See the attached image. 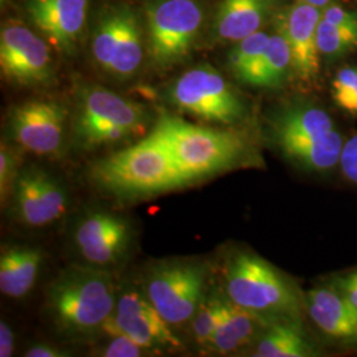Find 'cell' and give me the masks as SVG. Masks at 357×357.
<instances>
[{"label":"cell","instance_id":"cell-35","mask_svg":"<svg viewBox=\"0 0 357 357\" xmlns=\"http://www.w3.org/2000/svg\"><path fill=\"white\" fill-rule=\"evenodd\" d=\"M66 355L68 354H64L60 349L53 348L50 345H36V347L28 349L26 354V356L28 357H63Z\"/></svg>","mask_w":357,"mask_h":357},{"label":"cell","instance_id":"cell-34","mask_svg":"<svg viewBox=\"0 0 357 357\" xmlns=\"http://www.w3.org/2000/svg\"><path fill=\"white\" fill-rule=\"evenodd\" d=\"M13 333L11 327L0 321V357H10L13 354Z\"/></svg>","mask_w":357,"mask_h":357},{"label":"cell","instance_id":"cell-11","mask_svg":"<svg viewBox=\"0 0 357 357\" xmlns=\"http://www.w3.org/2000/svg\"><path fill=\"white\" fill-rule=\"evenodd\" d=\"M102 328L112 335H126L146 349L178 347L171 324L159 314L149 298L135 291L125 293Z\"/></svg>","mask_w":357,"mask_h":357},{"label":"cell","instance_id":"cell-27","mask_svg":"<svg viewBox=\"0 0 357 357\" xmlns=\"http://www.w3.org/2000/svg\"><path fill=\"white\" fill-rule=\"evenodd\" d=\"M224 303L225 301L220 298H211L197 308L196 317L192 321V332L197 343L209 344L222 317Z\"/></svg>","mask_w":357,"mask_h":357},{"label":"cell","instance_id":"cell-8","mask_svg":"<svg viewBox=\"0 0 357 357\" xmlns=\"http://www.w3.org/2000/svg\"><path fill=\"white\" fill-rule=\"evenodd\" d=\"M205 268L172 262L153 268L147 280V298L171 326L191 319L202 305Z\"/></svg>","mask_w":357,"mask_h":357},{"label":"cell","instance_id":"cell-32","mask_svg":"<svg viewBox=\"0 0 357 357\" xmlns=\"http://www.w3.org/2000/svg\"><path fill=\"white\" fill-rule=\"evenodd\" d=\"M321 19L336 26H348L357 29V13L349 11L337 4H330L321 10Z\"/></svg>","mask_w":357,"mask_h":357},{"label":"cell","instance_id":"cell-30","mask_svg":"<svg viewBox=\"0 0 357 357\" xmlns=\"http://www.w3.org/2000/svg\"><path fill=\"white\" fill-rule=\"evenodd\" d=\"M16 169V158L13 156L11 150L1 144L0 149V195L1 200L7 197L10 188L13 185V178Z\"/></svg>","mask_w":357,"mask_h":357},{"label":"cell","instance_id":"cell-26","mask_svg":"<svg viewBox=\"0 0 357 357\" xmlns=\"http://www.w3.org/2000/svg\"><path fill=\"white\" fill-rule=\"evenodd\" d=\"M318 48L327 59H339L357 50V29L336 26L320 19L318 26Z\"/></svg>","mask_w":357,"mask_h":357},{"label":"cell","instance_id":"cell-19","mask_svg":"<svg viewBox=\"0 0 357 357\" xmlns=\"http://www.w3.org/2000/svg\"><path fill=\"white\" fill-rule=\"evenodd\" d=\"M43 255L38 248L16 246L0 255V290L11 298H23L38 280Z\"/></svg>","mask_w":357,"mask_h":357},{"label":"cell","instance_id":"cell-15","mask_svg":"<svg viewBox=\"0 0 357 357\" xmlns=\"http://www.w3.org/2000/svg\"><path fill=\"white\" fill-rule=\"evenodd\" d=\"M146 121L144 107L110 90L102 88L86 89L79 98L75 122L76 138L97 128L119 125L135 132L141 131Z\"/></svg>","mask_w":357,"mask_h":357},{"label":"cell","instance_id":"cell-3","mask_svg":"<svg viewBox=\"0 0 357 357\" xmlns=\"http://www.w3.org/2000/svg\"><path fill=\"white\" fill-rule=\"evenodd\" d=\"M271 131L284 156L306 171L324 172L339 163L343 138L330 114L315 105L283 107L273 118Z\"/></svg>","mask_w":357,"mask_h":357},{"label":"cell","instance_id":"cell-36","mask_svg":"<svg viewBox=\"0 0 357 357\" xmlns=\"http://www.w3.org/2000/svg\"><path fill=\"white\" fill-rule=\"evenodd\" d=\"M301 1H305V3L311 4V6H315L320 10H324L327 6L331 4V0H301Z\"/></svg>","mask_w":357,"mask_h":357},{"label":"cell","instance_id":"cell-18","mask_svg":"<svg viewBox=\"0 0 357 357\" xmlns=\"http://www.w3.org/2000/svg\"><path fill=\"white\" fill-rule=\"evenodd\" d=\"M274 0H222L217 8L212 32L221 41H240L261 29Z\"/></svg>","mask_w":357,"mask_h":357},{"label":"cell","instance_id":"cell-37","mask_svg":"<svg viewBox=\"0 0 357 357\" xmlns=\"http://www.w3.org/2000/svg\"><path fill=\"white\" fill-rule=\"evenodd\" d=\"M4 1H6V0H1V3H4Z\"/></svg>","mask_w":357,"mask_h":357},{"label":"cell","instance_id":"cell-6","mask_svg":"<svg viewBox=\"0 0 357 357\" xmlns=\"http://www.w3.org/2000/svg\"><path fill=\"white\" fill-rule=\"evenodd\" d=\"M203 8L196 0H153L146 7L147 48L162 68L178 64L191 52L203 26Z\"/></svg>","mask_w":357,"mask_h":357},{"label":"cell","instance_id":"cell-12","mask_svg":"<svg viewBox=\"0 0 357 357\" xmlns=\"http://www.w3.org/2000/svg\"><path fill=\"white\" fill-rule=\"evenodd\" d=\"M89 0H26L24 11L56 51L70 54L84 33Z\"/></svg>","mask_w":357,"mask_h":357},{"label":"cell","instance_id":"cell-24","mask_svg":"<svg viewBox=\"0 0 357 357\" xmlns=\"http://www.w3.org/2000/svg\"><path fill=\"white\" fill-rule=\"evenodd\" d=\"M121 26V6L105 13L98 20L93 36V56L97 64L110 73L114 61L115 50Z\"/></svg>","mask_w":357,"mask_h":357},{"label":"cell","instance_id":"cell-9","mask_svg":"<svg viewBox=\"0 0 357 357\" xmlns=\"http://www.w3.org/2000/svg\"><path fill=\"white\" fill-rule=\"evenodd\" d=\"M0 68L3 76L17 85L38 86L51 82L53 61L47 40L17 23L3 26Z\"/></svg>","mask_w":357,"mask_h":357},{"label":"cell","instance_id":"cell-29","mask_svg":"<svg viewBox=\"0 0 357 357\" xmlns=\"http://www.w3.org/2000/svg\"><path fill=\"white\" fill-rule=\"evenodd\" d=\"M144 347L126 335H114V339L103 349L105 357H138L143 355Z\"/></svg>","mask_w":357,"mask_h":357},{"label":"cell","instance_id":"cell-16","mask_svg":"<svg viewBox=\"0 0 357 357\" xmlns=\"http://www.w3.org/2000/svg\"><path fill=\"white\" fill-rule=\"evenodd\" d=\"M128 243V224L112 213L90 215L76 231V243L81 255L94 265L114 262Z\"/></svg>","mask_w":357,"mask_h":357},{"label":"cell","instance_id":"cell-33","mask_svg":"<svg viewBox=\"0 0 357 357\" xmlns=\"http://www.w3.org/2000/svg\"><path fill=\"white\" fill-rule=\"evenodd\" d=\"M332 287H335L357 310V270L336 277L332 281Z\"/></svg>","mask_w":357,"mask_h":357},{"label":"cell","instance_id":"cell-23","mask_svg":"<svg viewBox=\"0 0 357 357\" xmlns=\"http://www.w3.org/2000/svg\"><path fill=\"white\" fill-rule=\"evenodd\" d=\"M143 60V33L141 23L128 6H121V26L110 75L118 78L134 76Z\"/></svg>","mask_w":357,"mask_h":357},{"label":"cell","instance_id":"cell-17","mask_svg":"<svg viewBox=\"0 0 357 357\" xmlns=\"http://www.w3.org/2000/svg\"><path fill=\"white\" fill-rule=\"evenodd\" d=\"M306 305L311 319L326 335L357 342V310L335 287L311 290Z\"/></svg>","mask_w":357,"mask_h":357},{"label":"cell","instance_id":"cell-14","mask_svg":"<svg viewBox=\"0 0 357 357\" xmlns=\"http://www.w3.org/2000/svg\"><path fill=\"white\" fill-rule=\"evenodd\" d=\"M17 216L29 227H44L59 220L66 211V192L50 174L29 168L13 185Z\"/></svg>","mask_w":357,"mask_h":357},{"label":"cell","instance_id":"cell-25","mask_svg":"<svg viewBox=\"0 0 357 357\" xmlns=\"http://www.w3.org/2000/svg\"><path fill=\"white\" fill-rule=\"evenodd\" d=\"M268 36L264 31H257L236 43L228 57L230 70L236 78L243 81L253 69L268 48Z\"/></svg>","mask_w":357,"mask_h":357},{"label":"cell","instance_id":"cell-20","mask_svg":"<svg viewBox=\"0 0 357 357\" xmlns=\"http://www.w3.org/2000/svg\"><path fill=\"white\" fill-rule=\"evenodd\" d=\"M265 320L268 319L234 305L231 301H225L222 317L209 344L218 352H231L248 344L265 324Z\"/></svg>","mask_w":357,"mask_h":357},{"label":"cell","instance_id":"cell-28","mask_svg":"<svg viewBox=\"0 0 357 357\" xmlns=\"http://www.w3.org/2000/svg\"><path fill=\"white\" fill-rule=\"evenodd\" d=\"M332 100L349 115H357V68H343L332 81Z\"/></svg>","mask_w":357,"mask_h":357},{"label":"cell","instance_id":"cell-10","mask_svg":"<svg viewBox=\"0 0 357 357\" xmlns=\"http://www.w3.org/2000/svg\"><path fill=\"white\" fill-rule=\"evenodd\" d=\"M66 112L53 101H28L10 114L13 141L29 153L57 155L63 150Z\"/></svg>","mask_w":357,"mask_h":357},{"label":"cell","instance_id":"cell-5","mask_svg":"<svg viewBox=\"0 0 357 357\" xmlns=\"http://www.w3.org/2000/svg\"><path fill=\"white\" fill-rule=\"evenodd\" d=\"M48 302L54 319L75 333L103 327L116 306L112 277L89 268L64 271L50 287Z\"/></svg>","mask_w":357,"mask_h":357},{"label":"cell","instance_id":"cell-1","mask_svg":"<svg viewBox=\"0 0 357 357\" xmlns=\"http://www.w3.org/2000/svg\"><path fill=\"white\" fill-rule=\"evenodd\" d=\"M150 135L166 147L188 184L237 168L253 153L241 132L197 126L174 115H160Z\"/></svg>","mask_w":357,"mask_h":357},{"label":"cell","instance_id":"cell-7","mask_svg":"<svg viewBox=\"0 0 357 357\" xmlns=\"http://www.w3.org/2000/svg\"><path fill=\"white\" fill-rule=\"evenodd\" d=\"M168 98L183 113L213 123L233 125L246 113L240 94L209 65L184 72L171 85Z\"/></svg>","mask_w":357,"mask_h":357},{"label":"cell","instance_id":"cell-13","mask_svg":"<svg viewBox=\"0 0 357 357\" xmlns=\"http://www.w3.org/2000/svg\"><path fill=\"white\" fill-rule=\"evenodd\" d=\"M321 10L305 1L287 7L277 19V32L286 38L295 75L302 81L315 79L320 70L318 26Z\"/></svg>","mask_w":357,"mask_h":357},{"label":"cell","instance_id":"cell-22","mask_svg":"<svg viewBox=\"0 0 357 357\" xmlns=\"http://www.w3.org/2000/svg\"><path fill=\"white\" fill-rule=\"evenodd\" d=\"M293 69V57L286 38L280 32L270 36L268 48L253 66L249 75L243 79L245 84L264 88L275 89L281 88Z\"/></svg>","mask_w":357,"mask_h":357},{"label":"cell","instance_id":"cell-21","mask_svg":"<svg viewBox=\"0 0 357 357\" xmlns=\"http://www.w3.org/2000/svg\"><path fill=\"white\" fill-rule=\"evenodd\" d=\"M315 349L307 340L302 327L294 319L273 321L259 339L255 356H314Z\"/></svg>","mask_w":357,"mask_h":357},{"label":"cell","instance_id":"cell-4","mask_svg":"<svg viewBox=\"0 0 357 357\" xmlns=\"http://www.w3.org/2000/svg\"><path fill=\"white\" fill-rule=\"evenodd\" d=\"M225 278L229 301L265 319H294L302 308L293 283L259 255L237 253L230 259Z\"/></svg>","mask_w":357,"mask_h":357},{"label":"cell","instance_id":"cell-31","mask_svg":"<svg viewBox=\"0 0 357 357\" xmlns=\"http://www.w3.org/2000/svg\"><path fill=\"white\" fill-rule=\"evenodd\" d=\"M339 165L345 178L357 185V134L343 144Z\"/></svg>","mask_w":357,"mask_h":357},{"label":"cell","instance_id":"cell-2","mask_svg":"<svg viewBox=\"0 0 357 357\" xmlns=\"http://www.w3.org/2000/svg\"><path fill=\"white\" fill-rule=\"evenodd\" d=\"M94 181L106 192L123 199H141L187 185L171 153L149 135L93 167Z\"/></svg>","mask_w":357,"mask_h":357}]
</instances>
